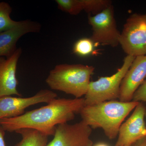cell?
I'll list each match as a JSON object with an SVG mask.
<instances>
[{"label": "cell", "mask_w": 146, "mask_h": 146, "mask_svg": "<svg viewBox=\"0 0 146 146\" xmlns=\"http://www.w3.org/2000/svg\"><path fill=\"white\" fill-rule=\"evenodd\" d=\"M84 106V98H55L47 105L21 116L0 119V125L5 131L9 132L29 128L48 136H54L57 125L74 119Z\"/></svg>", "instance_id": "1"}, {"label": "cell", "mask_w": 146, "mask_h": 146, "mask_svg": "<svg viewBox=\"0 0 146 146\" xmlns=\"http://www.w3.org/2000/svg\"><path fill=\"white\" fill-rule=\"evenodd\" d=\"M139 102L108 101L85 106L79 114L82 121L92 129L101 128L110 140L117 138L124 120Z\"/></svg>", "instance_id": "2"}, {"label": "cell", "mask_w": 146, "mask_h": 146, "mask_svg": "<svg viewBox=\"0 0 146 146\" xmlns=\"http://www.w3.org/2000/svg\"><path fill=\"white\" fill-rule=\"evenodd\" d=\"M95 68L80 64H61L50 71L46 83L52 90L72 95L76 98L85 96Z\"/></svg>", "instance_id": "3"}, {"label": "cell", "mask_w": 146, "mask_h": 146, "mask_svg": "<svg viewBox=\"0 0 146 146\" xmlns=\"http://www.w3.org/2000/svg\"><path fill=\"white\" fill-rule=\"evenodd\" d=\"M135 57L127 56L121 67L114 74L110 76L102 77L96 81L90 82L88 91L84 98L85 106L119 99L121 83Z\"/></svg>", "instance_id": "4"}, {"label": "cell", "mask_w": 146, "mask_h": 146, "mask_svg": "<svg viewBox=\"0 0 146 146\" xmlns=\"http://www.w3.org/2000/svg\"><path fill=\"white\" fill-rule=\"evenodd\" d=\"M119 44L127 55H146V14L135 13L127 18L120 35Z\"/></svg>", "instance_id": "5"}, {"label": "cell", "mask_w": 146, "mask_h": 146, "mask_svg": "<svg viewBox=\"0 0 146 146\" xmlns=\"http://www.w3.org/2000/svg\"><path fill=\"white\" fill-rule=\"evenodd\" d=\"M88 21L93 31L91 39L95 44L112 47L119 44L121 33L117 28L113 6L95 16L89 15Z\"/></svg>", "instance_id": "6"}, {"label": "cell", "mask_w": 146, "mask_h": 146, "mask_svg": "<svg viewBox=\"0 0 146 146\" xmlns=\"http://www.w3.org/2000/svg\"><path fill=\"white\" fill-rule=\"evenodd\" d=\"M92 129L81 121L74 124L68 123L56 127L54 138L47 146H92Z\"/></svg>", "instance_id": "7"}, {"label": "cell", "mask_w": 146, "mask_h": 146, "mask_svg": "<svg viewBox=\"0 0 146 146\" xmlns=\"http://www.w3.org/2000/svg\"><path fill=\"white\" fill-rule=\"evenodd\" d=\"M57 95L54 91L42 89L33 96L28 98L7 96L0 98V119L15 117L25 113V110L38 104H48Z\"/></svg>", "instance_id": "8"}, {"label": "cell", "mask_w": 146, "mask_h": 146, "mask_svg": "<svg viewBox=\"0 0 146 146\" xmlns=\"http://www.w3.org/2000/svg\"><path fill=\"white\" fill-rule=\"evenodd\" d=\"M145 111V105L139 102L130 117L120 127L115 146L131 145L146 136Z\"/></svg>", "instance_id": "9"}, {"label": "cell", "mask_w": 146, "mask_h": 146, "mask_svg": "<svg viewBox=\"0 0 146 146\" xmlns=\"http://www.w3.org/2000/svg\"><path fill=\"white\" fill-rule=\"evenodd\" d=\"M146 77V55L135 57L123 78L120 88V101L132 100L133 94Z\"/></svg>", "instance_id": "10"}, {"label": "cell", "mask_w": 146, "mask_h": 146, "mask_svg": "<svg viewBox=\"0 0 146 146\" xmlns=\"http://www.w3.org/2000/svg\"><path fill=\"white\" fill-rule=\"evenodd\" d=\"M41 25L38 22L26 20L18 21V24L7 31L0 33V57L8 58L17 49V42L22 36L31 33H38Z\"/></svg>", "instance_id": "11"}, {"label": "cell", "mask_w": 146, "mask_h": 146, "mask_svg": "<svg viewBox=\"0 0 146 146\" xmlns=\"http://www.w3.org/2000/svg\"><path fill=\"white\" fill-rule=\"evenodd\" d=\"M22 53V49L18 48L10 57H0V98L12 95L21 96L17 90L16 73Z\"/></svg>", "instance_id": "12"}, {"label": "cell", "mask_w": 146, "mask_h": 146, "mask_svg": "<svg viewBox=\"0 0 146 146\" xmlns=\"http://www.w3.org/2000/svg\"><path fill=\"white\" fill-rule=\"evenodd\" d=\"M21 134L22 139L15 146H47L48 136L38 131L23 128L15 131Z\"/></svg>", "instance_id": "13"}, {"label": "cell", "mask_w": 146, "mask_h": 146, "mask_svg": "<svg viewBox=\"0 0 146 146\" xmlns=\"http://www.w3.org/2000/svg\"><path fill=\"white\" fill-rule=\"evenodd\" d=\"M12 9L10 5L5 2H0V33L13 28L18 21H13L10 17Z\"/></svg>", "instance_id": "14"}, {"label": "cell", "mask_w": 146, "mask_h": 146, "mask_svg": "<svg viewBox=\"0 0 146 146\" xmlns=\"http://www.w3.org/2000/svg\"><path fill=\"white\" fill-rule=\"evenodd\" d=\"M83 10L89 15L95 16L112 5L109 0H81Z\"/></svg>", "instance_id": "15"}, {"label": "cell", "mask_w": 146, "mask_h": 146, "mask_svg": "<svg viewBox=\"0 0 146 146\" xmlns=\"http://www.w3.org/2000/svg\"><path fill=\"white\" fill-rule=\"evenodd\" d=\"M95 44L91 38H81L78 40L74 44L73 52L80 56H87L94 51Z\"/></svg>", "instance_id": "16"}, {"label": "cell", "mask_w": 146, "mask_h": 146, "mask_svg": "<svg viewBox=\"0 0 146 146\" xmlns=\"http://www.w3.org/2000/svg\"><path fill=\"white\" fill-rule=\"evenodd\" d=\"M58 9L72 15H76L82 11L81 0H56Z\"/></svg>", "instance_id": "17"}, {"label": "cell", "mask_w": 146, "mask_h": 146, "mask_svg": "<svg viewBox=\"0 0 146 146\" xmlns=\"http://www.w3.org/2000/svg\"><path fill=\"white\" fill-rule=\"evenodd\" d=\"M132 101L138 102H146V79L133 94Z\"/></svg>", "instance_id": "18"}, {"label": "cell", "mask_w": 146, "mask_h": 146, "mask_svg": "<svg viewBox=\"0 0 146 146\" xmlns=\"http://www.w3.org/2000/svg\"><path fill=\"white\" fill-rule=\"evenodd\" d=\"M130 146H146V136L136 141Z\"/></svg>", "instance_id": "19"}, {"label": "cell", "mask_w": 146, "mask_h": 146, "mask_svg": "<svg viewBox=\"0 0 146 146\" xmlns=\"http://www.w3.org/2000/svg\"><path fill=\"white\" fill-rule=\"evenodd\" d=\"M5 131L0 125V146H6L4 140Z\"/></svg>", "instance_id": "20"}, {"label": "cell", "mask_w": 146, "mask_h": 146, "mask_svg": "<svg viewBox=\"0 0 146 146\" xmlns=\"http://www.w3.org/2000/svg\"><path fill=\"white\" fill-rule=\"evenodd\" d=\"M92 146H110L108 144L104 142H99L96 143L94 144Z\"/></svg>", "instance_id": "21"}, {"label": "cell", "mask_w": 146, "mask_h": 146, "mask_svg": "<svg viewBox=\"0 0 146 146\" xmlns=\"http://www.w3.org/2000/svg\"><path fill=\"white\" fill-rule=\"evenodd\" d=\"M145 116L146 117V105L145 106Z\"/></svg>", "instance_id": "22"}, {"label": "cell", "mask_w": 146, "mask_h": 146, "mask_svg": "<svg viewBox=\"0 0 146 146\" xmlns=\"http://www.w3.org/2000/svg\"><path fill=\"white\" fill-rule=\"evenodd\" d=\"M130 146V145H126V146Z\"/></svg>", "instance_id": "23"}]
</instances>
